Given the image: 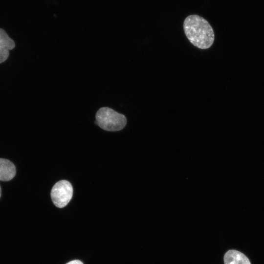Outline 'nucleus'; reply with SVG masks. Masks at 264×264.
Wrapping results in <instances>:
<instances>
[{
	"mask_svg": "<svg viewBox=\"0 0 264 264\" xmlns=\"http://www.w3.org/2000/svg\"><path fill=\"white\" fill-rule=\"evenodd\" d=\"M183 29L190 42L199 49H208L214 43L215 34L211 25L199 15L187 17L183 22Z\"/></svg>",
	"mask_w": 264,
	"mask_h": 264,
	"instance_id": "obj_1",
	"label": "nucleus"
},
{
	"mask_svg": "<svg viewBox=\"0 0 264 264\" xmlns=\"http://www.w3.org/2000/svg\"><path fill=\"white\" fill-rule=\"evenodd\" d=\"M96 122L102 129L110 132L119 131L126 126L125 116L109 107L100 108L95 114Z\"/></svg>",
	"mask_w": 264,
	"mask_h": 264,
	"instance_id": "obj_2",
	"label": "nucleus"
},
{
	"mask_svg": "<svg viewBox=\"0 0 264 264\" xmlns=\"http://www.w3.org/2000/svg\"><path fill=\"white\" fill-rule=\"evenodd\" d=\"M73 195V188L69 182L62 180L56 182L50 193L53 204L57 207H65L70 201Z\"/></svg>",
	"mask_w": 264,
	"mask_h": 264,
	"instance_id": "obj_3",
	"label": "nucleus"
},
{
	"mask_svg": "<svg viewBox=\"0 0 264 264\" xmlns=\"http://www.w3.org/2000/svg\"><path fill=\"white\" fill-rule=\"evenodd\" d=\"M15 46L14 41L2 29L0 28V64L4 62L8 57L9 50Z\"/></svg>",
	"mask_w": 264,
	"mask_h": 264,
	"instance_id": "obj_4",
	"label": "nucleus"
},
{
	"mask_svg": "<svg viewBox=\"0 0 264 264\" xmlns=\"http://www.w3.org/2000/svg\"><path fill=\"white\" fill-rule=\"evenodd\" d=\"M16 168L10 160L0 158V180L7 181L11 180L16 175Z\"/></svg>",
	"mask_w": 264,
	"mask_h": 264,
	"instance_id": "obj_5",
	"label": "nucleus"
},
{
	"mask_svg": "<svg viewBox=\"0 0 264 264\" xmlns=\"http://www.w3.org/2000/svg\"><path fill=\"white\" fill-rule=\"evenodd\" d=\"M225 264H251L248 258L236 250L228 251L224 256Z\"/></svg>",
	"mask_w": 264,
	"mask_h": 264,
	"instance_id": "obj_6",
	"label": "nucleus"
},
{
	"mask_svg": "<svg viewBox=\"0 0 264 264\" xmlns=\"http://www.w3.org/2000/svg\"><path fill=\"white\" fill-rule=\"evenodd\" d=\"M66 264H83V263L79 260H76L71 261Z\"/></svg>",
	"mask_w": 264,
	"mask_h": 264,
	"instance_id": "obj_7",
	"label": "nucleus"
},
{
	"mask_svg": "<svg viewBox=\"0 0 264 264\" xmlns=\"http://www.w3.org/2000/svg\"><path fill=\"white\" fill-rule=\"evenodd\" d=\"M1 188H0V198L1 197Z\"/></svg>",
	"mask_w": 264,
	"mask_h": 264,
	"instance_id": "obj_8",
	"label": "nucleus"
}]
</instances>
